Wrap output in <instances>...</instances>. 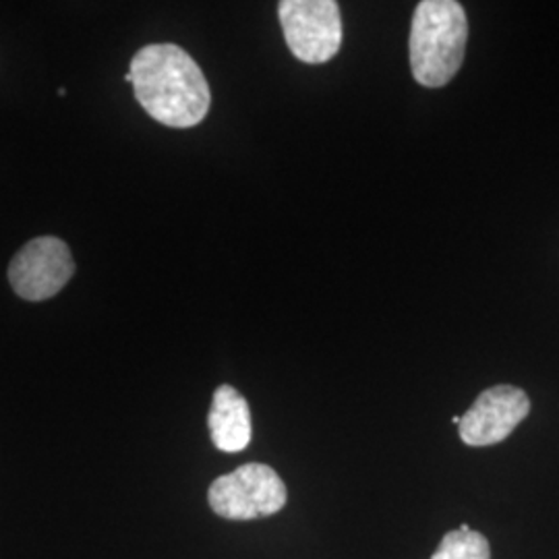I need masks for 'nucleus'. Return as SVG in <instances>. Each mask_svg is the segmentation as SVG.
I'll use <instances>...</instances> for the list:
<instances>
[{
	"label": "nucleus",
	"instance_id": "f257e3e1",
	"mask_svg": "<svg viewBox=\"0 0 559 559\" xmlns=\"http://www.w3.org/2000/svg\"><path fill=\"white\" fill-rule=\"evenodd\" d=\"M131 83L141 108L173 129L205 119L212 94L200 64L177 44H150L131 60Z\"/></svg>",
	"mask_w": 559,
	"mask_h": 559
},
{
	"label": "nucleus",
	"instance_id": "f03ea898",
	"mask_svg": "<svg viewBox=\"0 0 559 559\" xmlns=\"http://www.w3.org/2000/svg\"><path fill=\"white\" fill-rule=\"evenodd\" d=\"M468 23L456 0H423L411 27L413 78L425 87H443L459 73L466 52Z\"/></svg>",
	"mask_w": 559,
	"mask_h": 559
},
{
	"label": "nucleus",
	"instance_id": "7ed1b4c3",
	"mask_svg": "<svg viewBox=\"0 0 559 559\" xmlns=\"http://www.w3.org/2000/svg\"><path fill=\"white\" fill-rule=\"evenodd\" d=\"M286 485L278 473L260 462L242 464L212 483L210 508L228 520L265 519L286 506Z\"/></svg>",
	"mask_w": 559,
	"mask_h": 559
},
{
	"label": "nucleus",
	"instance_id": "20e7f679",
	"mask_svg": "<svg viewBox=\"0 0 559 559\" xmlns=\"http://www.w3.org/2000/svg\"><path fill=\"white\" fill-rule=\"evenodd\" d=\"M280 23L290 52L309 64L338 55L342 20L336 0H282Z\"/></svg>",
	"mask_w": 559,
	"mask_h": 559
},
{
	"label": "nucleus",
	"instance_id": "39448f33",
	"mask_svg": "<svg viewBox=\"0 0 559 559\" xmlns=\"http://www.w3.org/2000/svg\"><path fill=\"white\" fill-rule=\"evenodd\" d=\"M75 274V261L64 240L38 237L21 247L9 265V282L21 299H52Z\"/></svg>",
	"mask_w": 559,
	"mask_h": 559
},
{
	"label": "nucleus",
	"instance_id": "423d86ee",
	"mask_svg": "<svg viewBox=\"0 0 559 559\" xmlns=\"http://www.w3.org/2000/svg\"><path fill=\"white\" fill-rule=\"evenodd\" d=\"M531 413V400L514 385H496L479 399L460 420V438L466 445L485 448L506 440Z\"/></svg>",
	"mask_w": 559,
	"mask_h": 559
},
{
	"label": "nucleus",
	"instance_id": "0eeeda50",
	"mask_svg": "<svg viewBox=\"0 0 559 559\" xmlns=\"http://www.w3.org/2000/svg\"><path fill=\"white\" fill-rule=\"evenodd\" d=\"M207 427L214 445L221 452L237 454L251 441V411L247 400L233 385H221L214 392Z\"/></svg>",
	"mask_w": 559,
	"mask_h": 559
},
{
	"label": "nucleus",
	"instance_id": "6e6552de",
	"mask_svg": "<svg viewBox=\"0 0 559 559\" xmlns=\"http://www.w3.org/2000/svg\"><path fill=\"white\" fill-rule=\"evenodd\" d=\"M431 559H491V547L480 533L462 524L459 531H452L441 539Z\"/></svg>",
	"mask_w": 559,
	"mask_h": 559
}]
</instances>
